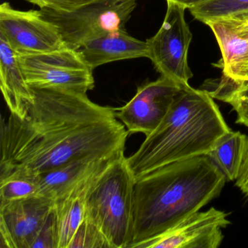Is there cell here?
<instances>
[{
	"mask_svg": "<svg viewBox=\"0 0 248 248\" xmlns=\"http://www.w3.org/2000/svg\"><path fill=\"white\" fill-rule=\"evenodd\" d=\"M230 224L227 213L211 207L190 215L165 232L131 248H217L224 238L222 229Z\"/></svg>",
	"mask_w": 248,
	"mask_h": 248,
	"instance_id": "9c48e42d",
	"label": "cell"
},
{
	"mask_svg": "<svg viewBox=\"0 0 248 248\" xmlns=\"http://www.w3.org/2000/svg\"><path fill=\"white\" fill-rule=\"evenodd\" d=\"M120 156L109 159H81L37 174L38 195L47 197L55 202L70 194L82 183L102 170L111 161Z\"/></svg>",
	"mask_w": 248,
	"mask_h": 248,
	"instance_id": "7c38bea8",
	"label": "cell"
},
{
	"mask_svg": "<svg viewBox=\"0 0 248 248\" xmlns=\"http://www.w3.org/2000/svg\"><path fill=\"white\" fill-rule=\"evenodd\" d=\"M34 101L22 117L1 120L0 178L43 173L81 159H109L124 153L130 133L115 110L87 94L31 88Z\"/></svg>",
	"mask_w": 248,
	"mask_h": 248,
	"instance_id": "6da1fadb",
	"label": "cell"
},
{
	"mask_svg": "<svg viewBox=\"0 0 248 248\" xmlns=\"http://www.w3.org/2000/svg\"><path fill=\"white\" fill-rule=\"evenodd\" d=\"M189 11L195 19L204 24L218 18L248 17V0H204Z\"/></svg>",
	"mask_w": 248,
	"mask_h": 248,
	"instance_id": "ac0fdd59",
	"label": "cell"
},
{
	"mask_svg": "<svg viewBox=\"0 0 248 248\" xmlns=\"http://www.w3.org/2000/svg\"><path fill=\"white\" fill-rule=\"evenodd\" d=\"M235 184L245 196L248 197V153L242 164Z\"/></svg>",
	"mask_w": 248,
	"mask_h": 248,
	"instance_id": "d4e9b609",
	"label": "cell"
},
{
	"mask_svg": "<svg viewBox=\"0 0 248 248\" xmlns=\"http://www.w3.org/2000/svg\"><path fill=\"white\" fill-rule=\"evenodd\" d=\"M30 3L40 7V9L58 11H72L97 0H27Z\"/></svg>",
	"mask_w": 248,
	"mask_h": 248,
	"instance_id": "603a6c76",
	"label": "cell"
},
{
	"mask_svg": "<svg viewBox=\"0 0 248 248\" xmlns=\"http://www.w3.org/2000/svg\"><path fill=\"white\" fill-rule=\"evenodd\" d=\"M166 1V15L160 29L146 40L149 59L162 77L184 88L189 85L193 77L188 63L192 34L185 20L186 8L172 0Z\"/></svg>",
	"mask_w": 248,
	"mask_h": 248,
	"instance_id": "52a82bcc",
	"label": "cell"
},
{
	"mask_svg": "<svg viewBox=\"0 0 248 248\" xmlns=\"http://www.w3.org/2000/svg\"><path fill=\"white\" fill-rule=\"evenodd\" d=\"M207 91L214 99L230 104L236 113L248 111V81H236L223 75L216 88Z\"/></svg>",
	"mask_w": 248,
	"mask_h": 248,
	"instance_id": "ffe728a7",
	"label": "cell"
},
{
	"mask_svg": "<svg viewBox=\"0 0 248 248\" xmlns=\"http://www.w3.org/2000/svg\"><path fill=\"white\" fill-rule=\"evenodd\" d=\"M182 88L176 82L162 76L139 87L127 104L114 108L116 117L130 134L149 136L162 123Z\"/></svg>",
	"mask_w": 248,
	"mask_h": 248,
	"instance_id": "30bf717a",
	"label": "cell"
},
{
	"mask_svg": "<svg viewBox=\"0 0 248 248\" xmlns=\"http://www.w3.org/2000/svg\"><path fill=\"white\" fill-rule=\"evenodd\" d=\"M0 87L11 113L19 117L34 101L18 55L0 35Z\"/></svg>",
	"mask_w": 248,
	"mask_h": 248,
	"instance_id": "5bb4252c",
	"label": "cell"
},
{
	"mask_svg": "<svg viewBox=\"0 0 248 248\" xmlns=\"http://www.w3.org/2000/svg\"><path fill=\"white\" fill-rule=\"evenodd\" d=\"M100 172L88 178L66 197L55 202L59 248H69L71 241L83 221L87 191Z\"/></svg>",
	"mask_w": 248,
	"mask_h": 248,
	"instance_id": "2e32d148",
	"label": "cell"
},
{
	"mask_svg": "<svg viewBox=\"0 0 248 248\" xmlns=\"http://www.w3.org/2000/svg\"><path fill=\"white\" fill-rule=\"evenodd\" d=\"M31 88H55L87 94L95 86L93 69L79 50L65 47L49 53L18 55Z\"/></svg>",
	"mask_w": 248,
	"mask_h": 248,
	"instance_id": "8992f818",
	"label": "cell"
},
{
	"mask_svg": "<svg viewBox=\"0 0 248 248\" xmlns=\"http://www.w3.org/2000/svg\"><path fill=\"white\" fill-rule=\"evenodd\" d=\"M236 114H237V117H236V123L248 127V111H242Z\"/></svg>",
	"mask_w": 248,
	"mask_h": 248,
	"instance_id": "4316f807",
	"label": "cell"
},
{
	"mask_svg": "<svg viewBox=\"0 0 248 248\" xmlns=\"http://www.w3.org/2000/svg\"><path fill=\"white\" fill-rule=\"evenodd\" d=\"M226 182L207 155L168 164L136 180L133 241L128 248L200 211L220 195Z\"/></svg>",
	"mask_w": 248,
	"mask_h": 248,
	"instance_id": "7a4b0ae2",
	"label": "cell"
},
{
	"mask_svg": "<svg viewBox=\"0 0 248 248\" xmlns=\"http://www.w3.org/2000/svg\"><path fill=\"white\" fill-rule=\"evenodd\" d=\"M136 5V0H97L75 11L43 8L39 12L59 29L68 48L78 50L98 37L125 29Z\"/></svg>",
	"mask_w": 248,
	"mask_h": 248,
	"instance_id": "5b68a950",
	"label": "cell"
},
{
	"mask_svg": "<svg viewBox=\"0 0 248 248\" xmlns=\"http://www.w3.org/2000/svg\"><path fill=\"white\" fill-rule=\"evenodd\" d=\"M31 248H59V235L55 204L46 223L33 242Z\"/></svg>",
	"mask_w": 248,
	"mask_h": 248,
	"instance_id": "7402d4cb",
	"label": "cell"
},
{
	"mask_svg": "<svg viewBox=\"0 0 248 248\" xmlns=\"http://www.w3.org/2000/svg\"><path fill=\"white\" fill-rule=\"evenodd\" d=\"M110 248L108 241L99 228L85 216L69 245V248Z\"/></svg>",
	"mask_w": 248,
	"mask_h": 248,
	"instance_id": "44dd1931",
	"label": "cell"
},
{
	"mask_svg": "<svg viewBox=\"0 0 248 248\" xmlns=\"http://www.w3.org/2000/svg\"><path fill=\"white\" fill-rule=\"evenodd\" d=\"M135 184L123 154L95 176L87 191L85 217L99 228L111 248H128L133 241Z\"/></svg>",
	"mask_w": 248,
	"mask_h": 248,
	"instance_id": "277c9868",
	"label": "cell"
},
{
	"mask_svg": "<svg viewBox=\"0 0 248 248\" xmlns=\"http://www.w3.org/2000/svg\"><path fill=\"white\" fill-rule=\"evenodd\" d=\"M54 204L40 195L0 202L2 248H31Z\"/></svg>",
	"mask_w": 248,
	"mask_h": 248,
	"instance_id": "8fae6325",
	"label": "cell"
},
{
	"mask_svg": "<svg viewBox=\"0 0 248 248\" xmlns=\"http://www.w3.org/2000/svg\"><path fill=\"white\" fill-rule=\"evenodd\" d=\"M0 35L18 55L40 54L67 47L59 29L39 11H18L8 2L0 5Z\"/></svg>",
	"mask_w": 248,
	"mask_h": 248,
	"instance_id": "ba28073f",
	"label": "cell"
},
{
	"mask_svg": "<svg viewBox=\"0 0 248 248\" xmlns=\"http://www.w3.org/2000/svg\"><path fill=\"white\" fill-rule=\"evenodd\" d=\"M220 46L223 74L236 67L248 54V18H218L207 21Z\"/></svg>",
	"mask_w": 248,
	"mask_h": 248,
	"instance_id": "9a60e30c",
	"label": "cell"
},
{
	"mask_svg": "<svg viewBox=\"0 0 248 248\" xmlns=\"http://www.w3.org/2000/svg\"><path fill=\"white\" fill-rule=\"evenodd\" d=\"M172 1L181 4V5H184L186 9L189 10L190 8L203 2L204 0H172Z\"/></svg>",
	"mask_w": 248,
	"mask_h": 248,
	"instance_id": "484cf974",
	"label": "cell"
},
{
	"mask_svg": "<svg viewBox=\"0 0 248 248\" xmlns=\"http://www.w3.org/2000/svg\"><path fill=\"white\" fill-rule=\"evenodd\" d=\"M231 130L210 94L188 85L127 164L136 181L168 164L207 155Z\"/></svg>",
	"mask_w": 248,
	"mask_h": 248,
	"instance_id": "3957f363",
	"label": "cell"
},
{
	"mask_svg": "<svg viewBox=\"0 0 248 248\" xmlns=\"http://www.w3.org/2000/svg\"><path fill=\"white\" fill-rule=\"evenodd\" d=\"M223 75L236 81H248V54L236 67Z\"/></svg>",
	"mask_w": 248,
	"mask_h": 248,
	"instance_id": "cb8c5ba5",
	"label": "cell"
},
{
	"mask_svg": "<svg viewBox=\"0 0 248 248\" xmlns=\"http://www.w3.org/2000/svg\"><path fill=\"white\" fill-rule=\"evenodd\" d=\"M37 175L14 173L0 178V202L38 195Z\"/></svg>",
	"mask_w": 248,
	"mask_h": 248,
	"instance_id": "d6986e66",
	"label": "cell"
},
{
	"mask_svg": "<svg viewBox=\"0 0 248 248\" xmlns=\"http://www.w3.org/2000/svg\"><path fill=\"white\" fill-rule=\"evenodd\" d=\"M78 50L93 69L111 62L149 58V55L147 42L132 37L125 29L98 37Z\"/></svg>",
	"mask_w": 248,
	"mask_h": 248,
	"instance_id": "4fadbf2b",
	"label": "cell"
},
{
	"mask_svg": "<svg viewBox=\"0 0 248 248\" xmlns=\"http://www.w3.org/2000/svg\"><path fill=\"white\" fill-rule=\"evenodd\" d=\"M248 153V136L229 131L219 139L207 156L224 175L226 181H236Z\"/></svg>",
	"mask_w": 248,
	"mask_h": 248,
	"instance_id": "e0dca14e",
	"label": "cell"
}]
</instances>
